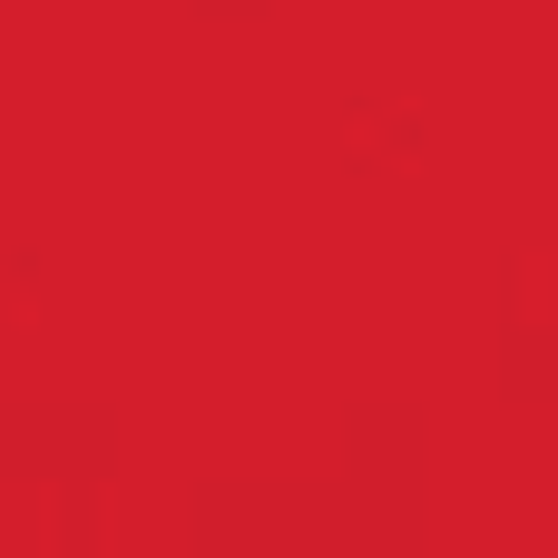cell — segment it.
<instances>
[{
	"label": "cell",
	"mask_w": 558,
	"mask_h": 558,
	"mask_svg": "<svg viewBox=\"0 0 558 558\" xmlns=\"http://www.w3.org/2000/svg\"><path fill=\"white\" fill-rule=\"evenodd\" d=\"M343 137H363V147H353L363 167H392V177L422 167V108H353Z\"/></svg>",
	"instance_id": "1"
}]
</instances>
